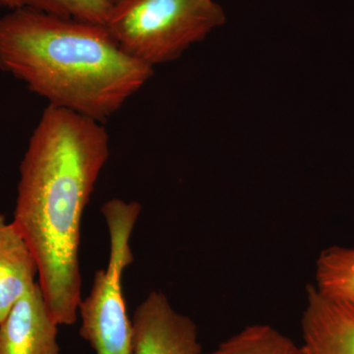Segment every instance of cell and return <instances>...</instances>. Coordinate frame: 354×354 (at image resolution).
<instances>
[{"instance_id":"cell-1","label":"cell","mask_w":354,"mask_h":354,"mask_svg":"<svg viewBox=\"0 0 354 354\" xmlns=\"http://www.w3.org/2000/svg\"><path fill=\"white\" fill-rule=\"evenodd\" d=\"M109 151L102 122L48 106L21 160L12 221L36 258L58 326L74 325L78 317L81 221Z\"/></svg>"},{"instance_id":"cell-2","label":"cell","mask_w":354,"mask_h":354,"mask_svg":"<svg viewBox=\"0 0 354 354\" xmlns=\"http://www.w3.org/2000/svg\"><path fill=\"white\" fill-rule=\"evenodd\" d=\"M0 69L48 106L104 122L152 78L106 26L20 9L0 17Z\"/></svg>"},{"instance_id":"cell-3","label":"cell","mask_w":354,"mask_h":354,"mask_svg":"<svg viewBox=\"0 0 354 354\" xmlns=\"http://www.w3.org/2000/svg\"><path fill=\"white\" fill-rule=\"evenodd\" d=\"M225 22L215 0H120L104 26L125 53L153 67L176 59Z\"/></svg>"},{"instance_id":"cell-4","label":"cell","mask_w":354,"mask_h":354,"mask_svg":"<svg viewBox=\"0 0 354 354\" xmlns=\"http://www.w3.org/2000/svg\"><path fill=\"white\" fill-rule=\"evenodd\" d=\"M141 209L138 202L118 198L102 207L109 228V262L95 272L90 293L78 309L80 335L95 354H131L132 321L123 297L122 274L134 261L130 239Z\"/></svg>"},{"instance_id":"cell-5","label":"cell","mask_w":354,"mask_h":354,"mask_svg":"<svg viewBox=\"0 0 354 354\" xmlns=\"http://www.w3.org/2000/svg\"><path fill=\"white\" fill-rule=\"evenodd\" d=\"M132 328L131 354H202L196 324L160 291L137 307Z\"/></svg>"},{"instance_id":"cell-6","label":"cell","mask_w":354,"mask_h":354,"mask_svg":"<svg viewBox=\"0 0 354 354\" xmlns=\"http://www.w3.org/2000/svg\"><path fill=\"white\" fill-rule=\"evenodd\" d=\"M302 354H354V301L307 288L301 319Z\"/></svg>"},{"instance_id":"cell-7","label":"cell","mask_w":354,"mask_h":354,"mask_svg":"<svg viewBox=\"0 0 354 354\" xmlns=\"http://www.w3.org/2000/svg\"><path fill=\"white\" fill-rule=\"evenodd\" d=\"M57 334L37 281L0 323V354H60Z\"/></svg>"},{"instance_id":"cell-8","label":"cell","mask_w":354,"mask_h":354,"mask_svg":"<svg viewBox=\"0 0 354 354\" xmlns=\"http://www.w3.org/2000/svg\"><path fill=\"white\" fill-rule=\"evenodd\" d=\"M39 270L36 258L13 221L0 214V323L31 290Z\"/></svg>"},{"instance_id":"cell-9","label":"cell","mask_w":354,"mask_h":354,"mask_svg":"<svg viewBox=\"0 0 354 354\" xmlns=\"http://www.w3.org/2000/svg\"><path fill=\"white\" fill-rule=\"evenodd\" d=\"M316 285L323 295L354 301V247L330 246L316 263Z\"/></svg>"},{"instance_id":"cell-10","label":"cell","mask_w":354,"mask_h":354,"mask_svg":"<svg viewBox=\"0 0 354 354\" xmlns=\"http://www.w3.org/2000/svg\"><path fill=\"white\" fill-rule=\"evenodd\" d=\"M202 354H302L300 346L267 324L247 326L209 353Z\"/></svg>"},{"instance_id":"cell-11","label":"cell","mask_w":354,"mask_h":354,"mask_svg":"<svg viewBox=\"0 0 354 354\" xmlns=\"http://www.w3.org/2000/svg\"><path fill=\"white\" fill-rule=\"evenodd\" d=\"M113 6L111 0H0L8 11L28 9L100 25H106Z\"/></svg>"},{"instance_id":"cell-12","label":"cell","mask_w":354,"mask_h":354,"mask_svg":"<svg viewBox=\"0 0 354 354\" xmlns=\"http://www.w3.org/2000/svg\"><path fill=\"white\" fill-rule=\"evenodd\" d=\"M113 2V4L116 3V2L120 1V0H111Z\"/></svg>"}]
</instances>
